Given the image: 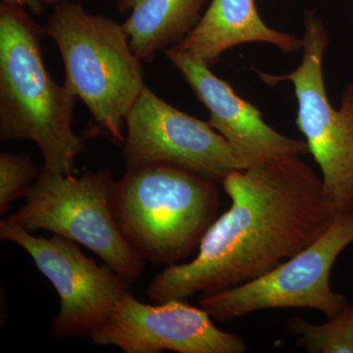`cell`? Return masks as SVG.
I'll list each match as a JSON object with an SVG mask.
<instances>
[{
    "label": "cell",
    "mask_w": 353,
    "mask_h": 353,
    "mask_svg": "<svg viewBox=\"0 0 353 353\" xmlns=\"http://www.w3.org/2000/svg\"><path fill=\"white\" fill-rule=\"evenodd\" d=\"M222 185L231 206L192 261L169 265L153 279L146 290L153 303L187 301L261 277L319 239L338 215L322 179L299 155L232 172Z\"/></svg>",
    "instance_id": "1"
},
{
    "label": "cell",
    "mask_w": 353,
    "mask_h": 353,
    "mask_svg": "<svg viewBox=\"0 0 353 353\" xmlns=\"http://www.w3.org/2000/svg\"><path fill=\"white\" fill-rule=\"evenodd\" d=\"M44 28L25 8L0 4V139L30 141L53 173L72 175L83 152L74 132L78 97L58 85L46 70L41 51Z\"/></svg>",
    "instance_id": "2"
},
{
    "label": "cell",
    "mask_w": 353,
    "mask_h": 353,
    "mask_svg": "<svg viewBox=\"0 0 353 353\" xmlns=\"http://www.w3.org/2000/svg\"><path fill=\"white\" fill-rule=\"evenodd\" d=\"M217 183L173 165L130 169L113 183L111 208L143 260L178 264L199 248L217 219Z\"/></svg>",
    "instance_id": "3"
},
{
    "label": "cell",
    "mask_w": 353,
    "mask_h": 353,
    "mask_svg": "<svg viewBox=\"0 0 353 353\" xmlns=\"http://www.w3.org/2000/svg\"><path fill=\"white\" fill-rule=\"evenodd\" d=\"M44 30L63 60L64 85L85 104L99 129L124 143L128 113L145 83L141 60L122 25L66 0L54 6Z\"/></svg>",
    "instance_id": "4"
},
{
    "label": "cell",
    "mask_w": 353,
    "mask_h": 353,
    "mask_svg": "<svg viewBox=\"0 0 353 353\" xmlns=\"http://www.w3.org/2000/svg\"><path fill=\"white\" fill-rule=\"evenodd\" d=\"M114 181L108 170L61 175L48 169L8 219L27 231L46 230L80 243L130 284L141 278L143 259L121 232L111 208Z\"/></svg>",
    "instance_id": "5"
},
{
    "label": "cell",
    "mask_w": 353,
    "mask_h": 353,
    "mask_svg": "<svg viewBox=\"0 0 353 353\" xmlns=\"http://www.w3.org/2000/svg\"><path fill=\"white\" fill-rule=\"evenodd\" d=\"M328 43L321 19L308 11L299 68L288 75H259L270 85L282 81L294 85L299 103L296 126L321 169L325 194L338 213H345L353 210V85L345 88L341 108H333L323 78Z\"/></svg>",
    "instance_id": "6"
},
{
    "label": "cell",
    "mask_w": 353,
    "mask_h": 353,
    "mask_svg": "<svg viewBox=\"0 0 353 353\" xmlns=\"http://www.w3.org/2000/svg\"><path fill=\"white\" fill-rule=\"evenodd\" d=\"M352 243L353 210L338 213L329 229L305 250L261 277L201 296L199 306L217 321L278 308L315 309L330 319L348 304L345 294L332 290L330 275Z\"/></svg>",
    "instance_id": "7"
},
{
    "label": "cell",
    "mask_w": 353,
    "mask_h": 353,
    "mask_svg": "<svg viewBox=\"0 0 353 353\" xmlns=\"http://www.w3.org/2000/svg\"><path fill=\"white\" fill-rule=\"evenodd\" d=\"M0 236L29 253L57 290L60 309L50 333L57 338L92 339L132 292L129 282L85 256L75 241L58 234L39 238L8 218L0 222Z\"/></svg>",
    "instance_id": "8"
},
{
    "label": "cell",
    "mask_w": 353,
    "mask_h": 353,
    "mask_svg": "<svg viewBox=\"0 0 353 353\" xmlns=\"http://www.w3.org/2000/svg\"><path fill=\"white\" fill-rule=\"evenodd\" d=\"M123 157L127 170L167 164L217 183L243 170L226 139L211 126L178 110L145 87L126 117Z\"/></svg>",
    "instance_id": "9"
},
{
    "label": "cell",
    "mask_w": 353,
    "mask_h": 353,
    "mask_svg": "<svg viewBox=\"0 0 353 353\" xmlns=\"http://www.w3.org/2000/svg\"><path fill=\"white\" fill-rule=\"evenodd\" d=\"M97 345L125 353H243L245 341L218 328L208 311L185 301L148 305L129 292L92 336Z\"/></svg>",
    "instance_id": "10"
},
{
    "label": "cell",
    "mask_w": 353,
    "mask_h": 353,
    "mask_svg": "<svg viewBox=\"0 0 353 353\" xmlns=\"http://www.w3.org/2000/svg\"><path fill=\"white\" fill-rule=\"evenodd\" d=\"M165 55L210 112L211 126L226 139L243 169L285 155L309 152L307 143L280 134L262 119L259 108L189 53L171 48Z\"/></svg>",
    "instance_id": "11"
},
{
    "label": "cell",
    "mask_w": 353,
    "mask_h": 353,
    "mask_svg": "<svg viewBox=\"0 0 353 353\" xmlns=\"http://www.w3.org/2000/svg\"><path fill=\"white\" fill-rule=\"evenodd\" d=\"M248 43H271L287 53L303 48V39L265 24L254 0H211L196 27L172 48L211 67L229 48Z\"/></svg>",
    "instance_id": "12"
},
{
    "label": "cell",
    "mask_w": 353,
    "mask_h": 353,
    "mask_svg": "<svg viewBox=\"0 0 353 353\" xmlns=\"http://www.w3.org/2000/svg\"><path fill=\"white\" fill-rule=\"evenodd\" d=\"M208 0H117L120 13L130 12L123 23L132 52L152 61L158 51L187 38L201 21Z\"/></svg>",
    "instance_id": "13"
},
{
    "label": "cell",
    "mask_w": 353,
    "mask_h": 353,
    "mask_svg": "<svg viewBox=\"0 0 353 353\" xmlns=\"http://www.w3.org/2000/svg\"><path fill=\"white\" fill-rule=\"evenodd\" d=\"M288 327L299 336L310 353H353V304L348 303L339 314L323 324H311L294 317Z\"/></svg>",
    "instance_id": "14"
},
{
    "label": "cell",
    "mask_w": 353,
    "mask_h": 353,
    "mask_svg": "<svg viewBox=\"0 0 353 353\" xmlns=\"http://www.w3.org/2000/svg\"><path fill=\"white\" fill-rule=\"evenodd\" d=\"M39 171L27 155L0 152V213L6 212L16 199L27 196Z\"/></svg>",
    "instance_id": "15"
},
{
    "label": "cell",
    "mask_w": 353,
    "mask_h": 353,
    "mask_svg": "<svg viewBox=\"0 0 353 353\" xmlns=\"http://www.w3.org/2000/svg\"><path fill=\"white\" fill-rule=\"evenodd\" d=\"M2 3L9 6H20L29 10L36 16H41L43 13L44 6L41 0H2Z\"/></svg>",
    "instance_id": "16"
},
{
    "label": "cell",
    "mask_w": 353,
    "mask_h": 353,
    "mask_svg": "<svg viewBox=\"0 0 353 353\" xmlns=\"http://www.w3.org/2000/svg\"><path fill=\"white\" fill-rule=\"evenodd\" d=\"M43 2L44 6H57V4L60 3V2L66 1V0H41Z\"/></svg>",
    "instance_id": "17"
}]
</instances>
